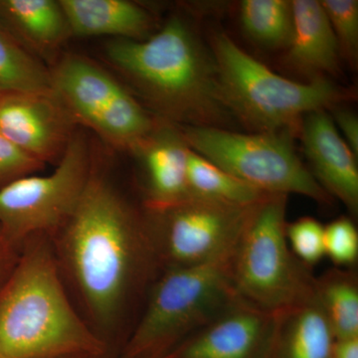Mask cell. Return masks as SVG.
I'll list each match as a JSON object with an SVG mask.
<instances>
[{
	"label": "cell",
	"mask_w": 358,
	"mask_h": 358,
	"mask_svg": "<svg viewBox=\"0 0 358 358\" xmlns=\"http://www.w3.org/2000/svg\"><path fill=\"white\" fill-rule=\"evenodd\" d=\"M0 21L49 69L72 38L60 0H0Z\"/></svg>",
	"instance_id": "cell-15"
},
{
	"label": "cell",
	"mask_w": 358,
	"mask_h": 358,
	"mask_svg": "<svg viewBox=\"0 0 358 358\" xmlns=\"http://www.w3.org/2000/svg\"><path fill=\"white\" fill-rule=\"evenodd\" d=\"M293 34L285 56L292 69L310 80L336 75L341 53L326 11L317 0H293Z\"/></svg>",
	"instance_id": "cell-16"
},
{
	"label": "cell",
	"mask_w": 358,
	"mask_h": 358,
	"mask_svg": "<svg viewBox=\"0 0 358 358\" xmlns=\"http://www.w3.org/2000/svg\"><path fill=\"white\" fill-rule=\"evenodd\" d=\"M187 185L190 194L195 196L235 205L255 204L270 195L235 178L192 148L188 155Z\"/></svg>",
	"instance_id": "cell-20"
},
{
	"label": "cell",
	"mask_w": 358,
	"mask_h": 358,
	"mask_svg": "<svg viewBox=\"0 0 358 358\" xmlns=\"http://www.w3.org/2000/svg\"><path fill=\"white\" fill-rule=\"evenodd\" d=\"M331 358H358V338L334 339Z\"/></svg>",
	"instance_id": "cell-29"
},
{
	"label": "cell",
	"mask_w": 358,
	"mask_h": 358,
	"mask_svg": "<svg viewBox=\"0 0 358 358\" xmlns=\"http://www.w3.org/2000/svg\"><path fill=\"white\" fill-rule=\"evenodd\" d=\"M234 248L209 262L162 270L128 334L122 358H164L239 298L231 279Z\"/></svg>",
	"instance_id": "cell-5"
},
{
	"label": "cell",
	"mask_w": 358,
	"mask_h": 358,
	"mask_svg": "<svg viewBox=\"0 0 358 358\" xmlns=\"http://www.w3.org/2000/svg\"><path fill=\"white\" fill-rule=\"evenodd\" d=\"M77 131L52 89L0 95V134L44 166H57Z\"/></svg>",
	"instance_id": "cell-11"
},
{
	"label": "cell",
	"mask_w": 358,
	"mask_h": 358,
	"mask_svg": "<svg viewBox=\"0 0 358 358\" xmlns=\"http://www.w3.org/2000/svg\"><path fill=\"white\" fill-rule=\"evenodd\" d=\"M44 167L0 134V188L16 179L38 173Z\"/></svg>",
	"instance_id": "cell-26"
},
{
	"label": "cell",
	"mask_w": 358,
	"mask_h": 358,
	"mask_svg": "<svg viewBox=\"0 0 358 358\" xmlns=\"http://www.w3.org/2000/svg\"><path fill=\"white\" fill-rule=\"evenodd\" d=\"M287 195L270 194L256 204L235 245L231 265L237 296L273 313L315 294L313 268L294 255L287 241Z\"/></svg>",
	"instance_id": "cell-6"
},
{
	"label": "cell",
	"mask_w": 358,
	"mask_h": 358,
	"mask_svg": "<svg viewBox=\"0 0 358 358\" xmlns=\"http://www.w3.org/2000/svg\"><path fill=\"white\" fill-rule=\"evenodd\" d=\"M275 313L240 298L164 358H265Z\"/></svg>",
	"instance_id": "cell-12"
},
{
	"label": "cell",
	"mask_w": 358,
	"mask_h": 358,
	"mask_svg": "<svg viewBox=\"0 0 358 358\" xmlns=\"http://www.w3.org/2000/svg\"><path fill=\"white\" fill-rule=\"evenodd\" d=\"M105 341L74 307L52 239H28L0 289V358H92Z\"/></svg>",
	"instance_id": "cell-3"
},
{
	"label": "cell",
	"mask_w": 358,
	"mask_h": 358,
	"mask_svg": "<svg viewBox=\"0 0 358 358\" xmlns=\"http://www.w3.org/2000/svg\"><path fill=\"white\" fill-rule=\"evenodd\" d=\"M106 60L138 102L176 126L227 129L216 66L187 21L173 16L143 41L109 39Z\"/></svg>",
	"instance_id": "cell-2"
},
{
	"label": "cell",
	"mask_w": 358,
	"mask_h": 358,
	"mask_svg": "<svg viewBox=\"0 0 358 358\" xmlns=\"http://www.w3.org/2000/svg\"><path fill=\"white\" fill-rule=\"evenodd\" d=\"M94 169L89 141L77 131L56 169L29 174L0 188V230L22 249L38 235L54 236L72 215Z\"/></svg>",
	"instance_id": "cell-9"
},
{
	"label": "cell",
	"mask_w": 358,
	"mask_h": 358,
	"mask_svg": "<svg viewBox=\"0 0 358 358\" xmlns=\"http://www.w3.org/2000/svg\"><path fill=\"white\" fill-rule=\"evenodd\" d=\"M211 54L226 107L254 133L299 131L306 115L333 110L355 96L326 77L299 83L280 76L223 32L212 37Z\"/></svg>",
	"instance_id": "cell-4"
},
{
	"label": "cell",
	"mask_w": 358,
	"mask_h": 358,
	"mask_svg": "<svg viewBox=\"0 0 358 358\" xmlns=\"http://www.w3.org/2000/svg\"><path fill=\"white\" fill-rule=\"evenodd\" d=\"M178 127L193 152L260 192L333 204L296 155L293 131L244 134L215 127Z\"/></svg>",
	"instance_id": "cell-7"
},
{
	"label": "cell",
	"mask_w": 358,
	"mask_h": 358,
	"mask_svg": "<svg viewBox=\"0 0 358 358\" xmlns=\"http://www.w3.org/2000/svg\"><path fill=\"white\" fill-rule=\"evenodd\" d=\"M286 237L289 249L301 263L312 268L326 256L324 226L313 217H301L287 223Z\"/></svg>",
	"instance_id": "cell-24"
},
{
	"label": "cell",
	"mask_w": 358,
	"mask_h": 358,
	"mask_svg": "<svg viewBox=\"0 0 358 358\" xmlns=\"http://www.w3.org/2000/svg\"><path fill=\"white\" fill-rule=\"evenodd\" d=\"M71 36H108L143 41L154 34L155 18L129 0H60Z\"/></svg>",
	"instance_id": "cell-17"
},
{
	"label": "cell",
	"mask_w": 358,
	"mask_h": 358,
	"mask_svg": "<svg viewBox=\"0 0 358 358\" xmlns=\"http://www.w3.org/2000/svg\"><path fill=\"white\" fill-rule=\"evenodd\" d=\"M334 338L315 294L275 313L265 358H331Z\"/></svg>",
	"instance_id": "cell-18"
},
{
	"label": "cell",
	"mask_w": 358,
	"mask_h": 358,
	"mask_svg": "<svg viewBox=\"0 0 358 358\" xmlns=\"http://www.w3.org/2000/svg\"><path fill=\"white\" fill-rule=\"evenodd\" d=\"M300 136L313 178L331 199H338L357 215L358 212L357 157L339 134L327 110L303 117Z\"/></svg>",
	"instance_id": "cell-13"
},
{
	"label": "cell",
	"mask_w": 358,
	"mask_h": 358,
	"mask_svg": "<svg viewBox=\"0 0 358 358\" xmlns=\"http://www.w3.org/2000/svg\"><path fill=\"white\" fill-rule=\"evenodd\" d=\"M51 239L62 279L101 338L129 313L140 315L162 268L143 209L129 203L95 164L76 208Z\"/></svg>",
	"instance_id": "cell-1"
},
{
	"label": "cell",
	"mask_w": 358,
	"mask_h": 358,
	"mask_svg": "<svg viewBox=\"0 0 358 358\" xmlns=\"http://www.w3.org/2000/svg\"><path fill=\"white\" fill-rule=\"evenodd\" d=\"M333 117L336 129L341 131V136L352 150L358 155V120L357 115L350 110L336 107L333 109Z\"/></svg>",
	"instance_id": "cell-27"
},
{
	"label": "cell",
	"mask_w": 358,
	"mask_h": 358,
	"mask_svg": "<svg viewBox=\"0 0 358 358\" xmlns=\"http://www.w3.org/2000/svg\"><path fill=\"white\" fill-rule=\"evenodd\" d=\"M320 3L333 28L341 56L355 65L358 54L357 0H322Z\"/></svg>",
	"instance_id": "cell-23"
},
{
	"label": "cell",
	"mask_w": 358,
	"mask_h": 358,
	"mask_svg": "<svg viewBox=\"0 0 358 358\" xmlns=\"http://www.w3.org/2000/svg\"><path fill=\"white\" fill-rule=\"evenodd\" d=\"M257 203L235 205L190 194L162 208L143 207L160 267L199 265L222 256L237 243Z\"/></svg>",
	"instance_id": "cell-10"
},
{
	"label": "cell",
	"mask_w": 358,
	"mask_h": 358,
	"mask_svg": "<svg viewBox=\"0 0 358 358\" xmlns=\"http://www.w3.org/2000/svg\"><path fill=\"white\" fill-rule=\"evenodd\" d=\"M315 296L334 339L358 338V277L334 267L315 277Z\"/></svg>",
	"instance_id": "cell-19"
},
{
	"label": "cell",
	"mask_w": 358,
	"mask_h": 358,
	"mask_svg": "<svg viewBox=\"0 0 358 358\" xmlns=\"http://www.w3.org/2000/svg\"><path fill=\"white\" fill-rule=\"evenodd\" d=\"M50 75L51 89L77 126L91 129L110 147L129 152L157 124L126 85L86 56L63 53Z\"/></svg>",
	"instance_id": "cell-8"
},
{
	"label": "cell",
	"mask_w": 358,
	"mask_h": 358,
	"mask_svg": "<svg viewBox=\"0 0 358 358\" xmlns=\"http://www.w3.org/2000/svg\"><path fill=\"white\" fill-rule=\"evenodd\" d=\"M240 20L245 32L259 43L288 47L293 34L292 2L287 0H244Z\"/></svg>",
	"instance_id": "cell-22"
},
{
	"label": "cell",
	"mask_w": 358,
	"mask_h": 358,
	"mask_svg": "<svg viewBox=\"0 0 358 358\" xmlns=\"http://www.w3.org/2000/svg\"><path fill=\"white\" fill-rule=\"evenodd\" d=\"M49 89L50 69L18 43L0 21V95Z\"/></svg>",
	"instance_id": "cell-21"
},
{
	"label": "cell",
	"mask_w": 358,
	"mask_h": 358,
	"mask_svg": "<svg viewBox=\"0 0 358 358\" xmlns=\"http://www.w3.org/2000/svg\"><path fill=\"white\" fill-rule=\"evenodd\" d=\"M21 250L11 244L0 230V289L17 265Z\"/></svg>",
	"instance_id": "cell-28"
},
{
	"label": "cell",
	"mask_w": 358,
	"mask_h": 358,
	"mask_svg": "<svg viewBox=\"0 0 358 358\" xmlns=\"http://www.w3.org/2000/svg\"><path fill=\"white\" fill-rule=\"evenodd\" d=\"M189 150L179 127L157 117L152 131L129 152L145 173V208H162L189 196Z\"/></svg>",
	"instance_id": "cell-14"
},
{
	"label": "cell",
	"mask_w": 358,
	"mask_h": 358,
	"mask_svg": "<svg viewBox=\"0 0 358 358\" xmlns=\"http://www.w3.org/2000/svg\"><path fill=\"white\" fill-rule=\"evenodd\" d=\"M326 256L338 268L352 267L358 259V232L352 219L341 216L324 226Z\"/></svg>",
	"instance_id": "cell-25"
}]
</instances>
